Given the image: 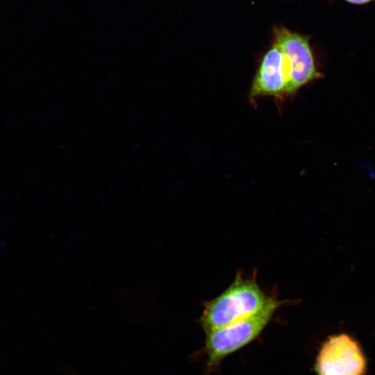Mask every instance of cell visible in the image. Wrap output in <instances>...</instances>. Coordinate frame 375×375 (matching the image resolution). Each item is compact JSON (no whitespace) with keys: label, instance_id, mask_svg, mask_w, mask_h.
Masks as SVG:
<instances>
[{"label":"cell","instance_id":"cell-2","mask_svg":"<svg viewBox=\"0 0 375 375\" xmlns=\"http://www.w3.org/2000/svg\"><path fill=\"white\" fill-rule=\"evenodd\" d=\"M273 298L261 311L206 334L208 366L215 367L228 355L250 343L262 331L281 305Z\"/></svg>","mask_w":375,"mask_h":375},{"label":"cell","instance_id":"cell-5","mask_svg":"<svg viewBox=\"0 0 375 375\" xmlns=\"http://www.w3.org/2000/svg\"><path fill=\"white\" fill-rule=\"evenodd\" d=\"M288 76L283 53L273 43L263 55L249 90V99L262 96H286Z\"/></svg>","mask_w":375,"mask_h":375},{"label":"cell","instance_id":"cell-1","mask_svg":"<svg viewBox=\"0 0 375 375\" xmlns=\"http://www.w3.org/2000/svg\"><path fill=\"white\" fill-rule=\"evenodd\" d=\"M272 299L254 279L238 276L222 293L207 303L200 323L207 334L261 311Z\"/></svg>","mask_w":375,"mask_h":375},{"label":"cell","instance_id":"cell-3","mask_svg":"<svg viewBox=\"0 0 375 375\" xmlns=\"http://www.w3.org/2000/svg\"><path fill=\"white\" fill-rule=\"evenodd\" d=\"M274 44L282 51L288 76L286 96L320 77L317 69L308 38L283 26L273 28Z\"/></svg>","mask_w":375,"mask_h":375},{"label":"cell","instance_id":"cell-4","mask_svg":"<svg viewBox=\"0 0 375 375\" xmlns=\"http://www.w3.org/2000/svg\"><path fill=\"white\" fill-rule=\"evenodd\" d=\"M367 358L360 344L347 333L329 336L317 356V375H365Z\"/></svg>","mask_w":375,"mask_h":375},{"label":"cell","instance_id":"cell-6","mask_svg":"<svg viewBox=\"0 0 375 375\" xmlns=\"http://www.w3.org/2000/svg\"><path fill=\"white\" fill-rule=\"evenodd\" d=\"M349 3L354 4H363L372 1L373 0H345Z\"/></svg>","mask_w":375,"mask_h":375}]
</instances>
